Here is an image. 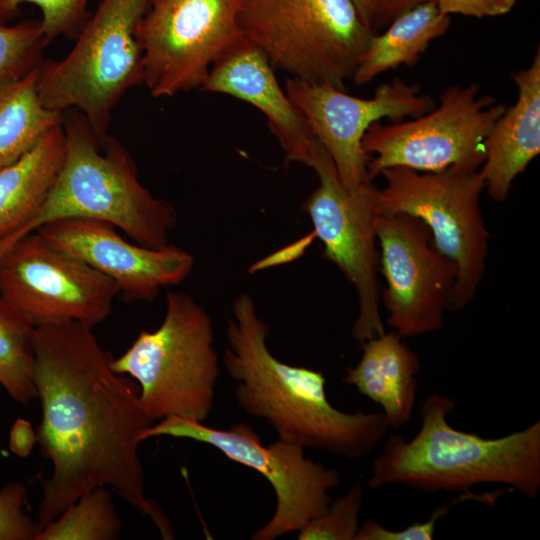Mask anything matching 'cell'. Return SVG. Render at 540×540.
Segmentation results:
<instances>
[{
  "mask_svg": "<svg viewBox=\"0 0 540 540\" xmlns=\"http://www.w3.org/2000/svg\"><path fill=\"white\" fill-rule=\"evenodd\" d=\"M450 24V16L441 13L434 0L407 10L371 37L351 80L362 86L384 72L415 65Z\"/></svg>",
  "mask_w": 540,
  "mask_h": 540,
  "instance_id": "44dd1931",
  "label": "cell"
},
{
  "mask_svg": "<svg viewBox=\"0 0 540 540\" xmlns=\"http://www.w3.org/2000/svg\"><path fill=\"white\" fill-rule=\"evenodd\" d=\"M36 443L37 432L31 423L22 418L16 419L9 434L11 452L22 458L28 457Z\"/></svg>",
  "mask_w": 540,
  "mask_h": 540,
  "instance_id": "1f68e13d",
  "label": "cell"
},
{
  "mask_svg": "<svg viewBox=\"0 0 540 540\" xmlns=\"http://www.w3.org/2000/svg\"><path fill=\"white\" fill-rule=\"evenodd\" d=\"M65 155L40 212L22 237L65 219L111 223L133 242L164 248L177 224V212L138 179L135 163L115 138L98 137L84 116L63 119Z\"/></svg>",
  "mask_w": 540,
  "mask_h": 540,
  "instance_id": "277c9868",
  "label": "cell"
},
{
  "mask_svg": "<svg viewBox=\"0 0 540 540\" xmlns=\"http://www.w3.org/2000/svg\"><path fill=\"white\" fill-rule=\"evenodd\" d=\"M445 15L459 14L474 18L498 17L508 14L518 0H434Z\"/></svg>",
  "mask_w": 540,
  "mask_h": 540,
  "instance_id": "4dcf8cb0",
  "label": "cell"
},
{
  "mask_svg": "<svg viewBox=\"0 0 540 540\" xmlns=\"http://www.w3.org/2000/svg\"><path fill=\"white\" fill-rule=\"evenodd\" d=\"M375 232L387 324L402 338L441 330L457 278L454 262L434 247L429 228L416 217L377 212Z\"/></svg>",
  "mask_w": 540,
  "mask_h": 540,
  "instance_id": "9a60e30c",
  "label": "cell"
},
{
  "mask_svg": "<svg viewBox=\"0 0 540 540\" xmlns=\"http://www.w3.org/2000/svg\"><path fill=\"white\" fill-rule=\"evenodd\" d=\"M48 43L40 20L0 23V82L23 76L39 66Z\"/></svg>",
  "mask_w": 540,
  "mask_h": 540,
  "instance_id": "d4e9b609",
  "label": "cell"
},
{
  "mask_svg": "<svg viewBox=\"0 0 540 540\" xmlns=\"http://www.w3.org/2000/svg\"><path fill=\"white\" fill-rule=\"evenodd\" d=\"M89 0H0V18L11 16L24 3L41 10V29L48 42L73 31L82 20Z\"/></svg>",
  "mask_w": 540,
  "mask_h": 540,
  "instance_id": "83f0119b",
  "label": "cell"
},
{
  "mask_svg": "<svg viewBox=\"0 0 540 540\" xmlns=\"http://www.w3.org/2000/svg\"><path fill=\"white\" fill-rule=\"evenodd\" d=\"M151 1L101 0L70 52L41 63L43 105L59 112L78 108L95 134L106 136L116 104L144 83L138 28Z\"/></svg>",
  "mask_w": 540,
  "mask_h": 540,
  "instance_id": "8992f818",
  "label": "cell"
},
{
  "mask_svg": "<svg viewBox=\"0 0 540 540\" xmlns=\"http://www.w3.org/2000/svg\"><path fill=\"white\" fill-rule=\"evenodd\" d=\"M318 185L302 209L309 215L324 254L354 286L358 315L352 336L360 343L385 333L380 314L381 283L375 217L378 188L368 180L354 190L343 186L328 153L318 142L309 165Z\"/></svg>",
  "mask_w": 540,
  "mask_h": 540,
  "instance_id": "8fae6325",
  "label": "cell"
},
{
  "mask_svg": "<svg viewBox=\"0 0 540 540\" xmlns=\"http://www.w3.org/2000/svg\"><path fill=\"white\" fill-rule=\"evenodd\" d=\"M119 294L111 279L37 231L0 259V295L35 325L74 320L94 327L109 317Z\"/></svg>",
  "mask_w": 540,
  "mask_h": 540,
  "instance_id": "4fadbf2b",
  "label": "cell"
},
{
  "mask_svg": "<svg viewBox=\"0 0 540 540\" xmlns=\"http://www.w3.org/2000/svg\"><path fill=\"white\" fill-rule=\"evenodd\" d=\"M367 28L374 34L384 30L407 10L429 0H351Z\"/></svg>",
  "mask_w": 540,
  "mask_h": 540,
  "instance_id": "f546056e",
  "label": "cell"
},
{
  "mask_svg": "<svg viewBox=\"0 0 540 540\" xmlns=\"http://www.w3.org/2000/svg\"><path fill=\"white\" fill-rule=\"evenodd\" d=\"M377 212L404 213L430 230L434 247L457 267L449 309L462 310L475 297L486 269L489 232L480 199L484 182L479 169L451 166L437 172L406 167L382 170Z\"/></svg>",
  "mask_w": 540,
  "mask_h": 540,
  "instance_id": "ba28073f",
  "label": "cell"
},
{
  "mask_svg": "<svg viewBox=\"0 0 540 540\" xmlns=\"http://www.w3.org/2000/svg\"><path fill=\"white\" fill-rule=\"evenodd\" d=\"M65 155L63 122L28 152L0 168V259L43 207Z\"/></svg>",
  "mask_w": 540,
  "mask_h": 540,
  "instance_id": "ffe728a7",
  "label": "cell"
},
{
  "mask_svg": "<svg viewBox=\"0 0 540 540\" xmlns=\"http://www.w3.org/2000/svg\"><path fill=\"white\" fill-rule=\"evenodd\" d=\"M156 436L190 439L211 445L230 460L265 477L275 492L276 509L271 519L252 534V540H274L284 534L298 532L325 511L332 500L330 491L340 484L338 471L306 458L304 447L279 438L263 445L247 423L218 429L171 416L152 424L142 439Z\"/></svg>",
  "mask_w": 540,
  "mask_h": 540,
  "instance_id": "30bf717a",
  "label": "cell"
},
{
  "mask_svg": "<svg viewBox=\"0 0 540 540\" xmlns=\"http://www.w3.org/2000/svg\"><path fill=\"white\" fill-rule=\"evenodd\" d=\"M122 521L107 486H96L39 531L35 540H116Z\"/></svg>",
  "mask_w": 540,
  "mask_h": 540,
  "instance_id": "cb8c5ba5",
  "label": "cell"
},
{
  "mask_svg": "<svg viewBox=\"0 0 540 540\" xmlns=\"http://www.w3.org/2000/svg\"><path fill=\"white\" fill-rule=\"evenodd\" d=\"M508 491L511 489H499L485 493L462 491V494L457 498L438 506L426 521L414 522L400 530H390L375 520H368L360 525L355 540H431L434 537L438 520L447 515L456 504L476 500L492 506L500 496Z\"/></svg>",
  "mask_w": 540,
  "mask_h": 540,
  "instance_id": "4316f807",
  "label": "cell"
},
{
  "mask_svg": "<svg viewBox=\"0 0 540 540\" xmlns=\"http://www.w3.org/2000/svg\"><path fill=\"white\" fill-rule=\"evenodd\" d=\"M269 326L242 293L227 321L225 370L239 406L264 419L278 438L347 459L367 456L389 429L383 413H346L329 402L319 371L280 361L267 347Z\"/></svg>",
  "mask_w": 540,
  "mask_h": 540,
  "instance_id": "7a4b0ae2",
  "label": "cell"
},
{
  "mask_svg": "<svg viewBox=\"0 0 540 540\" xmlns=\"http://www.w3.org/2000/svg\"><path fill=\"white\" fill-rule=\"evenodd\" d=\"M208 312L183 291H169L162 323L141 331L111 366L139 384L152 420L175 416L204 422L214 405L219 358Z\"/></svg>",
  "mask_w": 540,
  "mask_h": 540,
  "instance_id": "5b68a950",
  "label": "cell"
},
{
  "mask_svg": "<svg viewBox=\"0 0 540 540\" xmlns=\"http://www.w3.org/2000/svg\"><path fill=\"white\" fill-rule=\"evenodd\" d=\"M35 324L0 295V384L17 402L37 398L33 381Z\"/></svg>",
  "mask_w": 540,
  "mask_h": 540,
  "instance_id": "603a6c76",
  "label": "cell"
},
{
  "mask_svg": "<svg viewBox=\"0 0 540 540\" xmlns=\"http://www.w3.org/2000/svg\"><path fill=\"white\" fill-rule=\"evenodd\" d=\"M479 91L477 83L451 85L439 96V104L421 116L373 123L362 139L369 156L368 179L397 166L420 172L451 166L480 169L485 140L507 106Z\"/></svg>",
  "mask_w": 540,
  "mask_h": 540,
  "instance_id": "9c48e42d",
  "label": "cell"
},
{
  "mask_svg": "<svg viewBox=\"0 0 540 540\" xmlns=\"http://www.w3.org/2000/svg\"><path fill=\"white\" fill-rule=\"evenodd\" d=\"M40 65L0 82V168L19 159L63 122L64 112L46 108L40 99Z\"/></svg>",
  "mask_w": 540,
  "mask_h": 540,
  "instance_id": "7402d4cb",
  "label": "cell"
},
{
  "mask_svg": "<svg viewBox=\"0 0 540 540\" xmlns=\"http://www.w3.org/2000/svg\"><path fill=\"white\" fill-rule=\"evenodd\" d=\"M92 328L74 320L35 325L33 381L42 409L37 442L52 463L51 475L41 480L37 533L81 495L107 486L172 539L169 519L146 497L138 452L154 420L130 377L113 370V356Z\"/></svg>",
  "mask_w": 540,
  "mask_h": 540,
  "instance_id": "6da1fadb",
  "label": "cell"
},
{
  "mask_svg": "<svg viewBox=\"0 0 540 540\" xmlns=\"http://www.w3.org/2000/svg\"><path fill=\"white\" fill-rule=\"evenodd\" d=\"M362 356L342 381L381 405L388 428L398 430L411 418L421 361L392 330L360 343Z\"/></svg>",
  "mask_w": 540,
  "mask_h": 540,
  "instance_id": "d6986e66",
  "label": "cell"
},
{
  "mask_svg": "<svg viewBox=\"0 0 540 540\" xmlns=\"http://www.w3.org/2000/svg\"><path fill=\"white\" fill-rule=\"evenodd\" d=\"M454 408L451 398L429 394L420 408L418 433L410 440L389 437L372 463L367 484L374 489L401 484L431 494L493 483L536 499L540 421L499 438H483L450 425L447 417Z\"/></svg>",
  "mask_w": 540,
  "mask_h": 540,
  "instance_id": "3957f363",
  "label": "cell"
},
{
  "mask_svg": "<svg viewBox=\"0 0 540 540\" xmlns=\"http://www.w3.org/2000/svg\"><path fill=\"white\" fill-rule=\"evenodd\" d=\"M285 92L312 135L334 163L341 183L354 190L368 181L369 156L362 148L368 128L382 119L416 118L436 103L418 84L394 78L379 85L371 98L349 95L330 84L288 77ZM371 181V180H370Z\"/></svg>",
  "mask_w": 540,
  "mask_h": 540,
  "instance_id": "5bb4252c",
  "label": "cell"
},
{
  "mask_svg": "<svg viewBox=\"0 0 540 540\" xmlns=\"http://www.w3.org/2000/svg\"><path fill=\"white\" fill-rule=\"evenodd\" d=\"M239 25L289 77L342 90L374 35L351 0H243Z\"/></svg>",
  "mask_w": 540,
  "mask_h": 540,
  "instance_id": "52a82bcc",
  "label": "cell"
},
{
  "mask_svg": "<svg viewBox=\"0 0 540 540\" xmlns=\"http://www.w3.org/2000/svg\"><path fill=\"white\" fill-rule=\"evenodd\" d=\"M111 223L90 219H65L36 231L48 242L79 258L111 279L127 301H153L164 287L186 279L194 257L169 244L149 248L129 242Z\"/></svg>",
  "mask_w": 540,
  "mask_h": 540,
  "instance_id": "2e32d148",
  "label": "cell"
},
{
  "mask_svg": "<svg viewBox=\"0 0 540 540\" xmlns=\"http://www.w3.org/2000/svg\"><path fill=\"white\" fill-rule=\"evenodd\" d=\"M243 0H152L138 28L144 85L155 98L200 89L243 38Z\"/></svg>",
  "mask_w": 540,
  "mask_h": 540,
  "instance_id": "7c38bea8",
  "label": "cell"
},
{
  "mask_svg": "<svg viewBox=\"0 0 540 540\" xmlns=\"http://www.w3.org/2000/svg\"><path fill=\"white\" fill-rule=\"evenodd\" d=\"M363 504V488L355 484L337 497L317 517L298 531V540H355L359 530V514Z\"/></svg>",
  "mask_w": 540,
  "mask_h": 540,
  "instance_id": "484cf974",
  "label": "cell"
},
{
  "mask_svg": "<svg viewBox=\"0 0 540 540\" xmlns=\"http://www.w3.org/2000/svg\"><path fill=\"white\" fill-rule=\"evenodd\" d=\"M515 103L496 120L485 146L479 172L484 189L497 201L507 200L512 184L540 153V50L531 64L513 72Z\"/></svg>",
  "mask_w": 540,
  "mask_h": 540,
  "instance_id": "ac0fdd59",
  "label": "cell"
},
{
  "mask_svg": "<svg viewBox=\"0 0 540 540\" xmlns=\"http://www.w3.org/2000/svg\"><path fill=\"white\" fill-rule=\"evenodd\" d=\"M27 488L10 482L0 489V540H35V520L24 510Z\"/></svg>",
  "mask_w": 540,
  "mask_h": 540,
  "instance_id": "f1b7e54d",
  "label": "cell"
},
{
  "mask_svg": "<svg viewBox=\"0 0 540 540\" xmlns=\"http://www.w3.org/2000/svg\"><path fill=\"white\" fill-rule=\"evenodd\" d=\"M201 91L225 94L257 108L287 162L309 167L318 141L280 86L266 54L244 37L211 67Z\"/></svg>",
  "mask_w": 540,
  "mask_h": 540,
  "instance_id": "e0dca14e",
  "label": "cell"
}]
</instances>
